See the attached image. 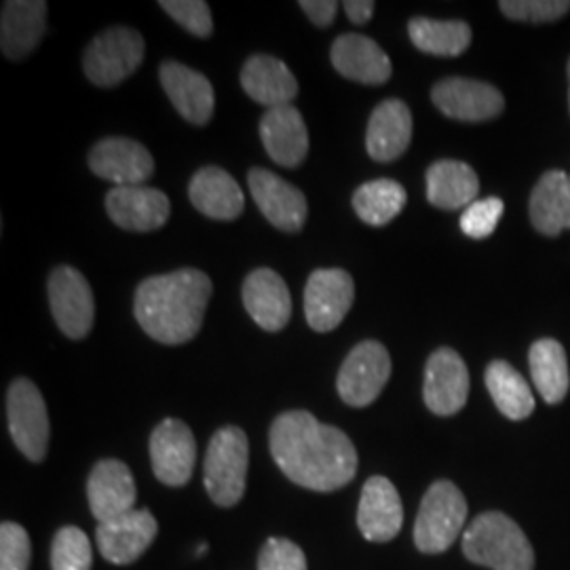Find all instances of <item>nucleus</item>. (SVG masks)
<instances>
[{"label":"nucleus","instance_id":"nucleus-1","mask_svg":"<svg viewBox=\"0 0 570 570\" xmlns=\"http://www.w3.org/2000/svg\"><path fill=\"white\" fill-rule=\"evenodd\" d=\"M268 446L287 480L303 489L332 492L357 473V450L345 431L320 423L306 410L279 414L271 425Z\"/></svg>","mask_w":570,"mask_h":570},{"label":"nucleus","instance_id":"nucleus-2","mask_svg":"<svg viewBox=\"0 0 570 570\" xmlns=\"http://www.w3.org/2000/svg\"><path fill=\"white\" fill-rule=\"evenodd\" d=\"M212 289V279L199 268L155 275L138 285L134 315L153 341L184 345L204 326Z\"/></svg>","mask_w":570,"mask_h":570},{"label":"nucleus","instance_id":"nucleus-3","mask_svg":"<svg viewBox=\"0 0 570 570\" xmlns=\"http://www.w3.org/2000/svg\"><path fill=\"white\" fill-rule=\"evenodd\" d=\"M469 562L492 570H534V550L524 530L501 511L480 513L463 534Z\"/></svg>","mask_w":570,"mask_h":570},{"label":"nucleus","instance_id":"nucleus-4","mask_svg":"<svg viewBox=\"0 0 570 570\" xmlns=\"http://www.w3.org/2000/svg\"><path fill=\"white\" fill-rule=\"evenodd\" d=\"M249 444L244 429L223 428L214 433L205 452V490L220 508L237 505L245 494Z\"/></svg>","mask_w":570,"mask_h":570},{"label":"nucleus","instance_id":"nucleus-5","mask_svg":"<svg viewBox=\"0 0 570 570\" xmlns=\"http://www.w3.org/2000/svg\"><path fill=\"white\" fill-rule=\"evenodd\" d=\"M468 522V501L449 480L429 487L414 522V543L423 553H444Z\"/></svg>","mask_w":570,"mask_h":570},{"label":"nucleus","instance_id":"nucleus-6","mask_svg":"<svg viewBox=\"0 0 570 570\" xmlns=\"http://www.w3.org/2000/svg\"><path fill=\"white\" fill-rule=\"evenodd\" d=\"M144 53L146 45L138 30L115 26L87 45L82 53V68L94 85L117 87L140 68Z\"/></svg>","mask_w":570,"mask_h":570},{"label":"nucleus","instance_id":"nucleus-7","mask_svg":"<svg viewBox=\"0 0 570 570\" xmlns=\"http://www.w3.org/2000/svg\"><path fill=\"white\" fill-rule=\"evenodd\" d=\"M7 421L21 454L32 463L45 461L51 428L41 391L32 381L18 379L7 391Z\"/></svg>","mask_w":570,"mask_h":570},{"label":"nucleus","instance_id":"nucleus-8","mask_svg":"<svg viewBox=\"0 0 570 570\" xmlns=\"http://www.w3.org/2000/svg\"><path fill=\"white\" fill-rule=\"evenodd\" d=\"M47 292L53 320L61 332L72 341L85 338L94 327L96 301L91 285L81 271L68 265L53 268V273L49 275Z\"/></svg>","mask_w":570,"mask_h":570},{"label":"nucleus","instance_id":"nucleus-9","mask_svg":"<svg viewBox=\"0 0 570 570\" xmlns=\"http://www.w3.org/2000/svg\"><path fill=\"white\" fill-rule=\"evenodd\" d=\"M389 376L391 357L387 348L376 341H364L346 355L336 379V389L348 406H370L383 393Z\"/></svg>","mask_w":570,"mask_h":570},{"label":"nucleus","instance_id":"nucleus-10","mask_svg":"<svg viewBox=\"0 0 570 570\" xmlns=\"http://www.w3.org/2000/svg\"><path fill=\"white\" fill-rule=\"evenodd\" d=\"M355 298L353 277L345 268H317L305 287V315L315 332H332L343 324Z\"/></svg>","mask_w":570,"mask_h":570},{"label":"nucleus","instance_id":"nucleus-11","mask_svg":"<svg viewBox=\"0 0 570 570\" xmlns=\"http://www.w3.org/2000/svg\"><path fill=\"white\" fill-rule=\"evenodd\" d=\"M197 442L190 428L178 419H165L150 435V463L157 480L180 489L193 478Z\"/></svg>","mask_w":570,"mask_h":570},{"label":"nucleus","instance_id":"nucleus-12","mask_svg":"<svg viewBox=\"0 0 570 570\" xmlns=\"http://www.w3.org/2000/svg\"><path fill=\"white\" fill-rule=\"evenodd\" d=\"M249 190L266 220L285 233L303 230L308 216L305 193L277 174L254 167L247 176Z\"/></svg>","mask_w":570,"mask_h":570},{"label":"nucleus","instance_id":"nucleus-13","mask_svg":"<svg viewBox=\"0 0 570 570\" xmlns=\"http://www.w3.org/2000/svg\"><path fill=\"white\" fill-rule=\"evenodd\" d=\"M431 100L454 121H490L505 108L503 94L497 87L459 77L438 82L431 89Z\"/></svg>","mask_w":570,"mask_h":570},{"label":"nucleus","instance_id":"nucleus-14","mask_svg":"<svg viewBox=\"0 0 570 570\" xmlns=\"http://www.w3.org/2000/svg\"><path fill=\"white\" fill-rule=\"evenodd\" d=\"M423 395L429 410L438 416H452L468 404L469 372L454 348H438L425 367Z\"/></svg>","mask_w":570,"mask_h":570},{"label":"nucleus","instance_id":"nucleus-15","mask_svg":"<svg viewBox=\"0 0 570 570\" xmlns=\"http://www.w3.org/2000/svg\"><path fill=\"white\" fill-rule=\"evenodd\" d=\"M106 212L110 220L125 230L150 233L169 220L171 204L164 190L146 184L115 186L106 195Z\"/></svg>","mask_w":570,"mask_h":570},{"label":"nucleus","instance_id":"nucleus-16","mask_svg":"<svg viewBox=\"0 0 570 570\" xmlns=\"http://www.w3.org/2000/svg\"><path fill=\"white\" fill-rule=\"evenodd\" d=\"M159 524L148 510H134L98 524L96 541L104 558L117 567L136 562L155 541Z\"/></svg>","mask_w":570,"mask_h":570},{"label":"nucleus","instance_id":"nucleus-17","mask_svg":"<svg viewBox=\"0 0 570 570\" xmlns=\"http://www.w3.org/2000/svg\"><path fill=\"white\" fill-rule=\"evenodd\" d=\"M91 171L115 184L136 186L144 184L155 171V159L144 144L129 138H104L89 153Z\"/></svg>","mask_w":570,"mask_h":570},{"label":"nucleus","instance_id":"nucleus-18","mask_svg":"<svg viewBox=\"0 0 570 570\" xmlns=\"http://www.w3.org/2000/svg\"><path fill=\"white\" fill-rule=\"evenodd\" d=\"M404 524V508L391 480L383 475L370 478L357 508V527L372 543H387L395 539Z\"/></svg>","mask_w":570,"mask_h":570},{"label":"nucleus","instance_id":"nucleus-19","mask_svg":"<svg viewBox=\"0 0 570 570\" xmlns=\"http://www.w3.org/2000/svg\"><path fill=\"white\" fill-rule=\"evenodd\" d=\"M159 79L167 98L186 121L199 127L212 121L216 96L207 77L180 61H164L159 68Z\"/></svg>","mask_w":570,"mask_h":570},{"label":"nucleus","instance_id":"nucleus-20","mask_svg":"<svg viewBox=\"0 0 570 570\" xmlns=\"http://www.w3.org/2000/svg\"><path fill=\"white\" fill-rule=\"evenodd\" d=\"M87 497L94 518L106 522L134 511L138 490L131 471L122 461L104 459L89 475Z\"/></svg>","mask_w":570,"mask_h":570},{"label":"nucleus","instance_id":"nucleus-21","mask_svg":"<svg viewBox=\"0 0 570 570\" xmlns=\"http://www.w3.org/2000/svg\"><path fill=\"white\" fill-rule=\"evenodd\" d=\"M244 305L249 317L266 332L284 330L292 317L289 289L273 268H256L245 277Z\"/></svg>","mask_w":570,"mask_h":570},{"label":"nucleus","instance_id":"nucleus-22","mask_svg":"<svg viewBox=\"0 0 570 570\" xmlns=\"http://www.w3.org/2000/svg\"><path fill=\"white\" fill-rule=\"evenodd\" d=\"M330 58L334 68L348 81L383 85L391 79L393 72L391 60L379 47V42L355 32L338 37L332 45Z\"/></svg>","mask_w":570,"mask_h":570},{"label":"nucleus","instance_id":"nucleus-23","mask_svg":"<svg viewBox=\"0 0 570 570\" xmlns=\"http://www.w3.org/2000/svg\"><path fill=\"white\" fill-rule=\"evenodd\" d=\"M188 197L204 216L235 220L244 212V190L223 167H202L188 184Z\"/></svg>","mask_w":570,"mask_h":570},{"label":"nucleus","instance_id":"nucleus-24","mask_svg":"<svg viewBox=\"0 0 570 570\" xmlns=\"http://www.w3.org/2000/svg\"><path fill=\"white\" fill-rule=\"evenodd\" d=\"M412 140V115L402 100L379 104L367 122V155L374 161L389 164L406 153Z\"/></svg>","mask_w":570,"mask_h":570},{"label":"nucleus","instance_id":"nucleus-25","mask_svg":"<svg viewBox=\"0 0 570 570\" xmlns=\"http://www.w3.org/2000/svg\"><path fill=\"white\" fill-rule=\"evenodd\" d=\"M242 87L254 102L268 110L292 106L298 96V81L284 61L273 56H252L242 70Z\"/></svg>","mask_w":570,"mask_h":570},{"label":"nucleus","instance_id":"nucleus-26","mask_svg":"<svg viewBox=\"0 0 570 570\" xmlns=\"http://www.w3.org/2000/svg\"><path fill=\"white\" fill-rule=\"evenodd\" d=\"M261 138L268 157L282 167H298L306 159L308 131L303 115L294 106L266 110Z\"/></svg>","mask_w":570,"mask_h":570},{"label":"nucleus","instance_id":"nucleus-27","mask_svg":"<svg viewBox=\"0 0 570 570\" xmlns=\"http://www.w3.org/2000/svg\"><path fill=\"white\" fill-rule=\"evenodd\" d=\"M47 2L11 0L2 4L0 47L9 60L20 61L35 51L45 35Z\"/></svg>","mask_w":570,"mask_h":570},{"label":"nucleus","instance_id":"nucleus-28","mask_svg":"<svg viewBox=\"0 0 570 570\" xmlns=\"http://www.w3.org/2000/svg\"><path fill=\"white\" fill-rule=\"evenodd\" d=\"M530 220L548 237L570 228V176L551 169L534 186L530 195Z\"/></svg>","mask_w":570,"mask_h":570},{"label":"nucleus","instance_id":"nucleus-29","mask_svg":"<svg viewBox=\"0 0 570 570\" xmlns=\"http://www.w3.org/2000/svg\"><path fill=\"white\" fill-rule=\"evenodd\" d=\"M480 180L473 167L463 161H438L428 169L429 204L440 209H463L475 202Z\"/></svg>","mask_w":570,"mask_h":570},{"label":"nucleus","instance_id":"nucleus-30","mask_svg":"<svg viewBox=\"0 0 570 570\" xmlns=\"http://www.w3.org/2000/svg\"><path fill=\"white\" fill-rule=\"evenodd\" d=\"M530 374L534 387L548 404H560L570 387L569 362L564 346L553 338H541L530 346Z\"/></svg>","mask_w":570,"mask_h":570},{"label":"nucleus","instance_id":"nucleus-31","mask_svg":"<svg viewBox=\"0 0 570 570\" xmlns=\"http://www.w3.org/2000/svg\"><path fill=\"white\" fill-rule=\"evenodd\" d=\"M487 387L494 406L510 421H524L534 412V397L524 376L508 362H492L487 370Z\"/></svg>","mask_w":570,"mask_h":570},{"label":"nucleus","instance_id":"nucleus-32","mask_svg":"<svg viewBox=\"0 0 570 570\" xmlns=\"http://www.w3.org/2000/svg\"><path fill=\"white\" fill-rule=\"evenodd\" d=\"M407 35L416 49L440 58H456L471 45V28L465 21L414 18L407 26Z\"/></svg>","mask_w":570,"mask_h":570},{"label":"nucleus","instance_id":"nucleus-33","mask_svg":"<svg viewBox=\"0 0 570 570\" xmlns=\"http://www.w3.org/2000/svg\"><path fill=\"white\" fill-rule=\"evenodd\" d=\"M406 202V188L389 178L362 184L353 193V209L370 226L389 225L400 216Z\"/></svg>","mask_w":570,"mask_h":570},{"label":"nucleus","instance_id":"nucleus-34","mask_svg":"<svg viewBox=\"0 0 570 570\" xmlns=\"http://www.w3.org/2000/svg\"><path fill=\"white\" fill-rule=\"evenodd\" d=\"M94 551L89 537L77 527H63L58 530L51 546V569L91 570Z\"/></svg>","mask_w":570,"mask_h":570},{"label":"nucleus","instance_id":"nucleus-35","mask_svg":"<svg viewBox=\"0 0 570 570\" xmlns=\"http://www.w3.org/2000/svg\"><path fill=\"white\" fill-rule=\"evenodd\" d=\"M499 9L510 20L548 23L560 20L570 11L569 0H503Z\"/></svg>","mask_w":570,"mask_h":570},{"label":"nucleus","instance_id":"nucleus-36","mask_svg":"<svg viewBox=\"0 0 570 570\" xmlns=\"http://www.w3.org/2000/svg\"><path fill=\"white\" fill-rule=\"evenodd\" d=\"M161 9L171 20L178 21L184 30L199 39H207L214 32L212 11L204 0H164Z\"/></svg>","mask_w":570,"mask_h":570},{"label":"nucleus","instance_id":"nucleus-37","mask_svg":"<svg viewBox=\"0 0 570 570\" xmlns=\"http://www.w3.org/2000/svg\"><path fill=\"white\" fill-rule=\"evenodd\" d=\"M505 204L499 197L480 199L465 207L461 216V228L471 239H487L503 218Z\"/></svg>","mask_w":570,"mask_h":570},{"label":"nucleus","instance_id":"nucleus-38","mask_svg":"<svg viewBox=\"0 0 570 570\" xmlns=\"http://www.w3.org/2000/svg\"><path fill=\"white\" fill-rule=\"evenodd\" d=\"M32 546L20 524L2 522L0 527V570H28Z\"/></svg>","mask_w":570,"mask_h":570},{"label":"nucleus","instance_id":"nucleus-39","mask_svg":"<svg viewBox=\"0 0 570 570\" xmlns=\"http://www.w3.org/2000/svg\"><path fill=\"white\" fill-rule=\"evenodd\" d=\"M258 570H308L305 551L289 539L271 537L258 556Z\"/></svg>","mask_w":570,"mask_h":570},{"label":"nucleus","instance_id":"nucleus-40","mask_svg":"<svg viewBox=\"0 0 570 570\" xmlns=\"http://www.w3.org/2000/svg\"><path fill=\"white\" fill-rule=\"evenodd\" d=\"M298 7L305 11L308 20L317 23L320 28L330 26L338 11V2L334 0H301Z\"/></svg>","mask_w":570,"mask_h":570},{"label":"nucleus","instance_id":"nucleus-41","mask_svg":"<svg viewBox=\"0 0 570 570\" xmlns=\"http://www.w3.org/2000/svg\"><path fill=\"white\" fill-rule=\"evenodd\" d=\"M376 4L372 0H346V18L353 23H366L372 18Z\"/></svg>","mask_w":570,"mask_h":570},{"label":"nucleus","instance_id":"nucleus-42","mask_svg":"<svg viewBox=\"0 0 570 570\" xmlns=\"http://www.w3.org/2000/svg\"><path fill=\"white\" fill-rule=\"evenodd\" d=\"M205 551H207V546H199V550H197V556H204Z\"/></svg>","mask_w":570,"mask_h":570},{"label":"nucleus","instance_id":"nucleus-43","mask_svg":"<svg viewBox=\"0 0 570 570\" xmlns=\"http://www.w3.org/2000/svg\"><path fill=\"white\" fill-rule=\"evenodd\" d=\"M569 81H570V60H569ZM569 104H570V87H569Z\"/></svg>","mask_w":570,"mask_h":570}]
</instances>
